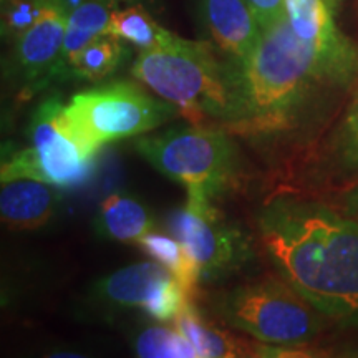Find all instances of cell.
Wrapping results in <instances>:
<instances>
[{
    "instance_id": "1",
    "label": "cell",
    "mask_w": 358,
    "mask_h": 358,
    "mask_svg": "<svg viewBox=\"0 0 358 358\" xmlns=\"http://www.w3.org/2000/svg\"><path fill=\"white\" fill-rule=\"evenodd\" d=\"M268 259L327 319L358 327V221L313 201L275 198L259 211Z\"/></svg>"
},
{
    "instance_id": "2",
    "label": "cell",
    "mask_w": 358,
    "mask_h": 358,
    "mask_svg": "<svg viewBox=\"0 0 358 358\" xmlns=\"http://www.w3.org/2000/svg\"><path fill=\"white\" fill-rule=\"evenodd\" d=\"M244 120L237 129L282 131L301 120L324 87L338 88L312 43L287 19L262 29L239 65Z\"/></svg>"
},
{
    "instance_id": "3",
    "label": "cell",
    "mask_w": 358,
    "mask_h": 358,
    "mask_svg": "<svg viewBox=\"0 0 358 358\" xmlns=\"http://www.w3.org/2000/svg\"><path fill=\"white\" fill-rule=\"evenodd\" d=\"M219 53L208 40L166 30L155 47L140 52L131 75L196 122L211 118L237 129L244 120L239 66Z\"/></svg>"
},
{
    "instance_id": "4",
    "label": "cell",
    "mask_w": 358,
    "mask_h": 358,
    "mask_svg": "<svg viewBox=\"0 0 358 358\" xmlns=\"http://www.w3.org/2000/svg\"><path fill=\"white\" fill-rule=\"evenodd\" d=\"M211 303L222 322L266 345H303L320 334L324 324V315L285 280L237 285L214 295Z\"/></svg>"
},
{
    "instance_id": "5",
    "label": "cell",
    "mask_w": 358,
    "mask_h": 358,
    "mask_svg": "<svg viewBox=\"0 0 358 358\" xmlns=\"http://www.w3.org/2000/svg\"><path fill=\"white\" fill-rule=\"evenodd\" d=\"M159 98V96H158ZM131 82H110L75 93L65 105L66 123L93 153L106 143L138 138L176 118L181 110Z\"/></svg>"
},
{
    "instance_id": "6",
    "label": "cell",
    "mask_w": 358,
    "mask_h": 358,
    "mask_svg": "<svg viewBox=\"0 0 358 358\" xmlns=\"http://www.w3.org/2000/svg\"><path fill=\"white\" fill-rule=\"evenodd\" d=\"M134 148L156 171L185 186L187 194L208 199L231 186L237 171L236 148L221 129L187 127L141 134Z\"/></svg>"
},
{
    "instance_id": "7",
    "label": "cell",
    "mask_w": 358,
    "mask_h": 358,
    "mask_svg": "<svg viewBox=\"0 0 358 358\" xmlns=\"http://www.w3.org/2000/svg\"><path fill=\"white\" fill-rule=\"evenodd\" d=\"M95 156L70 129L64 103L47 98L29 124V146L8 155L0 178L2 181L32 178L60 189H71L87 181Z\"/></svg>"
},
{
    "instance_id": "8",
    "label": "cell",
    "mask_w": 358,
    "mask_h": 358,
    "mask_svg": "<svg viewBox=\"0 0 358 358\" xmlns=\"http://www.w3.org/2000/svg\"><path fill=\"white\" fill-rule=\"evenodd\" d=\"M211 201L187 194L186 203L168 216L169 234L185 245L201 280L224 279L254 257L249 236L227 221Z\"/></svg>"
},
{
    "instance_id": "9",
    "label": "cell",
    "mask_w": 358,
    "mask_h": 358,
    "mask_svg": "<svg viewBox=\"0 0 358 358\" xmlns=\"http://www.w3.org/2000/svg\"><path fill=\"white\" fill-rule=\"evenodd\" d=\"M92 297L113 310L141 308L159 324L176 320L191 302L186 289L156 261L131 264L101 277L93 284Z\"/></svg>"
},
{
    "instance_id": "10",
    "label": "cell",
    "mask_w": 358,
    "mask_h": 358,
    "mask_svg": "<svg viewBox=\"0 0 358 358\" xmlns=\"http://www.w3.org/2000/svg\"><path fill=\"white\" fill-rule=\"evenodd\" d=\"M70 12L66 0H43L34 24L15 38L8 73L24 87L42 88L53 80L64 50Z\"/></svg>"
},
{
    "instance_id": "11",
    "label": "cell",
    "mask_w": 358,
    "mask_h": 358,
    "mask_svg": "<svg viewBox=\"0 0 358 358\" xmlns=\"http://www.w3.org/2000/svg\"><path fill=\"white\" fill-rule=\"evenodd\" d=\"M294 32L317 48L338 88L358 78V48L337 29L325 0H284Z\"/></svg>"
},
{
    "instance_id": "12",
    "label": "cell",
    "mask_w": 358,
    "mask_h": 358,
    "mask_svg": "<svg viewBox=\"0 0 358 358\" xmlns=\"http://www.w3.org/2000/svg\"><path fill=\"white\" fill-rule=\"evenodd\" d=\"M204 40L239 66L256 47L261 25L245 0H192Z\"/></svg>"
},
{
    "instance_id": "13",
    "label": "cell",
    "mask_w": 358,
    "mask_h": 358,
    "mask_svg": "<svg viewBox=\"0 0 358 358\" xmlns=\"http://www.w3.org/2000/svg\"><path fill=\"white\" fill-rule=\"evenodd\" d=\"M60 187L32 178L2 181L0 217L10 229L29 231L47 224L62 199Z\"/></svg>"
},
{
    "instance_id": "14",
    "label": "cell",
    "mask_w": 358,
    "mask_h": 358,
    "mask_svg": "<svg viewBox=\"0 0 358 358\" xmlns=\"http://www.w3.org/2000/svg\"><path fill=\"white\" fill-rule=\"evenodd\" d=\"M93 226L103 239L136 244L148 232L155 231V216L134 196L113 192L101 201Z\"/></svg>"
},
{
    "instance_id": "15",
    "label": "cell",
    "mask_w": 358,
    "mask_h": 358,
    "mask_svg": "<svg viewBox=\"0 0 358 358\" xmlns=\"http://www.w3.org/2000/svg\"><path fill=\"white\" fill-rule=\"evenodd\" d=\"M120 3L115 0H83L70 12L66 20L64 50L53 75V80H62L66 66L93 40L108 30L111 13Z\"/></svg>"
},
{
    "instance_id": "16",
    "label": "cell",
    "mask_w": 358,
    "mask_h": 358,
    "mask_svg": "<svg viewBox=\"0 0 358 358\" xmlns=\"http://www.w3.org/2000/svg\"><path fill=\"white\" fill-rule=\"evenodd\" d=\"M174 327L189 340L199 358H231L248 355L245 347L229 332L211 324L194 303H187L173 322Z\"/></svg>"
},
{
    "instance_id": "17",
    "label": "cell",
    "mask_w": 358,
    "mask_h": 358,
    "mask_svg": "<svg viewBox=\"0 0 358 358\" xmlns=\"http://www.w3.org/2000/svg\"><path fill=\"white\" fill-rule=\"evenodd\" d=\"M128 50L123 40L105 34L90 42L66 66L62 78H75L83 82H101L115 73L123 64Z\"/></svg>"
},
{
    "instance_id": "18",
    "label": "cell",
    "mask_w": 358,
    "mask_h": 358,
    "mask_svg": "<svg viewBox=\"0 0 358 358\" xmlns=\"http://www.w3.org/2000/svg\"><path fill=\"white\" fill-rule=\"evenodd\" d=\"M138 248L150 256L153 261L159 262L174 275L186 292L194 294L196 285L201 282L199 268L192 261L187 250L173 234L151 231L136 243Z\"/></svg>"
},
{
    "instance_id": "19",
    "label": "cell",
    "mask_w": 358,
    "mask_h": 358,
    "mask_svg": "<svg viewBox=\"0 0 358 358\" xmlns=\"http://www.w3.org/2000/svg\"><path fill=\"white\" fill-rule=\"evenodd\" d=\"M106 34L123 40L133 47L140 48V52L155 47L166 34L158 22L153 19L150 12L141 3H134L124 8L116 7L108 24Z\"/></svg>"
},
{
    "instance_id": "20",
    "label": "cell",
    "mask_w": 358,
    "mask_h": 358,
    "mask_svg": "<svg viewBox=\"0 0 358 358\" xmlns=\"http://www.w3.org/2000/svg\"><path fill=\"white\" fill-rule=\"evenodd\" d=\"M133 350L141 358H199L196 348L176 327L151 325L133 337Z\"/></svg>"
},
{
    "instance_id": "21",
    "label": "cell",
    "mask_w": 358,
    "mask_h": 358,
    "mask_svg": "<svg viewBox=\"0 0 358 358\" xmlns=\"http://www.w3.org/2000/svg\"><path fill=\"white\" fill-rule=\"evenodd\" d=\"M334 155L340 168L358 173V88L334 138Z\"/></svg>"
},
{
    "instance_id": "22",
    "label": "cell",
    "mask_w": 358,
    "mask_h": 358,
    "mask_svg": "<svg viewBox=\"0 0 358 358\" xmlns=\"http://www.w3.org/2000/svg\"><path fill=\"white\" fill-rule=\"evenodd\" d=\"M43 0H2V37L15 42L34 24Z\"/></svg>"
},
{
    "instance_id": "23",
    "label": "cell",
    "mask_w": 358,
    "mask_h": 358,
    "mask_svg": "<svg viewBox=\"0 0 358 358\" xmlns=\"http://www.w3.org/2000/svg\"><path fill=\"white\" fill-rule=\"evenodd\" d=\"M261 29L275 24L285 17L284 0H245Z\"/></svg>"
},
{
    "instance_id": "24",
    "label": "cell",
    "mask_w": 358,
    "mask_h": 358,
    "mask_svg": "<svg viewBox=\"0 0 358 358\" xmlns=\"http://www.w3.org/2000/svg\"><path fill=\"white\" fill-rule=\"evenodd\" d=\"M343 204H345L343 206V209H345L347 216H350L358 221V186L353 187L352 191H348Z\"/></svg>"
},
{
    "instance_id": "25",
    "label": "cell",
    "mask_w": 358,
    "mask_h": 358,
    "mask_svg": "<svg viewBox=\"0 0 358 358\" xmlns=\"http://www.w3.org/2000/svg\"><path fill=\"white\" fill-rule=\"evenodd\" d=\"M118 3H128V6H134V3H141V6H151L155 0H115Z\"/></svg>"
}]
</instances>
